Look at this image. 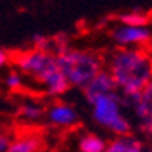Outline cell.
I'll return each instance as SVG.
<instances>
[{
  "label": "cell",
  "mask_w": 152,
  "mask_h": 152,
  "mask_svg": "<svg viewBox=\"0 0 152 152\" xmlns=\"http://www.w3.org/2000/svg\"><path fill=\"white\" fill-rule=\"evenodd\" d=\"M107 72L122 90V100L130 102L152 80V57L144 50L121 49L112 54Z\"/></svg>",
  "instance_id": "obj_1"
},
{
  "label": "cell",
  "mask_w": 152,
  "mask_h": 152,
  "mask_svg": "<svg viewBox=\"0 0 152 152\" xmlns=\"http://www.w3.org/2000/svg\"><path fill=\"white\" fill-rule=\"evenodd\" d=\"M58 72L65 77L69 85L84 89L99 72L102 70V60L89 50L64 49L55 55Z\"/></svg>",
  "instance_id": "obj_2"
},
{
  "label": "cell",
  "mask_w": 152,
  "mask_h": 152,
  "mask_svg": "<svg viewBox=\"0 0 152 152\" xmlns=\"http://www.w3.org/2000/svg\"><path fill=\"white\" fill-rule=\"evenodd\" d=\"M121 104H122V97L119 92L100 95L90 104L94 121L99 125H102L104 129H107L109 132L115 134L117 137L127 135L130 130V122L122 114Z\"/></svg>",
  "instance_id": "obj_3"
},
{
  "label": "cell",
  "mask_w": 152,
  "mask_h": 152,
  "mask_svg": "<svg viewBox=\"0 0 152 152\" xmlns=\"http://www.w3.org/2000/svg\"><path fill=\"white\" fill-rule=\"evenodd\" d=\"M17 67L28 75H34L37 80H44L47 75H50L54 70H57L55 64V55L50 52H42V50H28L22 52L14 57Z\"/></svg>",
  "instance_id": "obj_4"
},
{
  "label": "cell",
  "mask_w": 152,
  "mask_h": 152,
  "mask_svg": "<svg viewBox=\"0 0 152 152\" xmlns=\"http://www.w3.org/2000/svg\"><path fill=\"white\" fill-rule=\"evenodd\" d=\"M112 37L117 45L129 47V45H145L152 40V32L147 27H129L119 25L112 32Z\"/></svg>",
  "instance_id": "obj_5"
},
{
  "label": "cell",
  "mask_w": 152,
  "mask_h": 152,
  "mask_svg": "<svg viewBox=\"0 0 152 152\" xmlns=\"http://www.w3.org/2000/svg\"><path fill=\"white\" fill-rule=\"evenodd\" d=\"M82 90H84V95H85V99H87L89 104H92L95 99L100 97V95L119 92L117 87H115V82H114V79L110 77V74H109L107 70H100Z\"/></svg>",
  "instance_id": "obj_6"
},
{
  "label": "cell",
  "mask_w": 152,
  "mask_h": 152,
  "mask_svg": "<svg viewBox=\"0 0 152 152\" xmlns=\"http://www.w3.org/2000/svg\"><path fill=\"white\" fill-rule=\"evenodd\" d=\"M132 110L139 119V125L152 119V80L142 89V92L130 100Z\"/></svg>",
  "instance_id": "obj_7"
},
{
  "label": "cell",
  "mask_w": 152,
  "mask_h": 152,
  "mask_svg": "<svg viewBox=\"0 0 152 152\" xmlns=\"http://www.w3.org/2000/svg\"><path fill=\"white\" fill-rule=\"evenodd\" d=\"M47 117H49L50 124L58 125V127H72L79 121L77 110L69 104H55V105H52L47 112Z\"/></svg>",
  "instance_id": "obj_8"
},
{
  "label": "cell",
  "mask_w": 152,
  "mask_h": 152,
  "mask_svg": "<svg viewBox=\"0 0 152 152\" xmlns=\"http://www.w3.org/2000/svg\"><path fill=\"white\" fill-rule=\"evenodd\" d=\"M105 152H144L140 140L130 135H122V137L114 139L107 144Z\"/></svg>",
  "instance_id": "obj_9"
},
{
  "label": "cell",
  "mask_w": 152,
  "mask_h": 152,
  "mask_svg": "<svg viewBox=\"0 0 152 152\" xmlns=\"http://www.w3.org/2000/svg\"><path fill=\"white\" fill-rule=\"evenodd\" d=\"M42 84L45 85L49 95H62L69 90V82L65 80V77L58 72V69L54 70L50 75L45 77L44 80H42Z\"/></svg>",
  "instance_id": "obj_10"
},
{
  "label": "cell",
  "mask_w": 152,
  "mask_h": 152,
  "mask_svg": "<svg viewBox=\"0 0 152 152\" xmlns=\"http://www.w3.org/2000/svg\"><path fill=\"white\" fill-rule=\"evenodd\" d=\"M40 151V140L34 135L20 137L12 140L7 152H39Z\"/></svg>",
  "instance_id": "obj_11"
},
{
  "label": "cell",
  "mask_w": 152,
  "mask_h": 152,
  "mask_svg": "<svg viewBox=\"0 0 152 152\" xmlns=\"http://www.w3.org/2000/svg\"><path fill=\"white\" fill-rule=\"evenodd\" d=\"M105 147H107V142L95 134H85L79 140L80 152H105Z\"/></svg>",
  "instance_id": "obj_12"
},
{
  "label": "cell",
  "mask_w": 152,
  "mask_h": 152,
  "mask_svg": "<svg viewBox=\"0 0 152 152\" xmlns=\"http://www.w3.org/2000/svg\"><path fill=\"white\" fill-rule=\"evenodd\" d=\"M122 25H129V27H145L151 20L147 14H144L140 10H134V12H129V14H122L119 17Z\"/></svg>",
  "instance_id": "obj_13"
},
{
  "label": "cell",
  "mask_w": 152,
  "mask_h": 152,
  "mask_svg": "<svg viewBox=\"0 0 152 152\" xmlns=\"http://www.w3.org/2000/svg\"><path fill=\"white\" fill-rule=\"evenodd\" d=\"M20 117H22L23 121H28V122H35V121H40L42 115H44V107L39 105L35 102H25L20 107L18 110Z\"/></svg>",
  "instance_id": "obj_14"
},
{
  "label": "cell",
  "mask_w": 152,
  "mask_h": 152,
  "mask_svg": "<svg viewBox=\"0 0 152 152\" xmlns=\"http://www.w3.org/2000/svg\"><path fill=\"white\" fill-rule=\"evenodd\" d=\"M5 85L9 87L10 90H18L20 87H22V77H20V74L18 72H10L9 75L5 77Z\"/></svg>",
  "instance_id": "obj_15"
},
{
  "label": "cell",
  "mask_w": 152,
  "mask_h": 152,
  "mask_svg": "<svg viewBox=\"0 0 152 152\" xmlns=\"http://www.w3.org/2000/svg\"><path fill=\"white\" fill-rule=\"evenodd\" d=\"M10 137L5 134H0V152H7L9 151V145H10Z\"/></svg>",
  "instance_id": "obj_16"
},
{
  "label": "cell",
  "mask_w": 152,
  "mask_h": 152,
  "mask_svg": "<svg viewBox=\"0 0 152 152\" xmlns=\"http://www.w3.org/2000/svg\"><path fill=\"white\" fill-rule=\"evenodd\" d=\"M7 62H9V54H7L5 50L0 49V69L4 67V65H5Z\"/></svg>",
  "instance_id": "obj_17"
}]
</instances>
